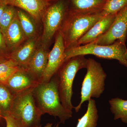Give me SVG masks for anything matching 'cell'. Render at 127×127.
I'll list each match as a JSON object with an SVG mask.
<instances>
[{"instance_id": "cell-8", "label": "cell", "mask_w": 127, "mask_h": 127, "mask_svg": "<svg viewBox=\"0 0 127 127\" xmlns=\"http://www.w3.org/2000/svg\"><path fill=\"white\" fill-rule=\"evenodd\" d=\"M127 37V6L117 14L109 30L92 43L109 45L117 41L125 43Z\"/></svg>"}, {"instance_id": "cell-21", "label": "cell", "mask_w": 127, "mask_h": 127, "mask_svg": "<svg viewBox=\"0 0 127 127\" xmlns=\"http://www.w3.org/2000/svg\"><path fill=\"white\" fill-rule=\"evenodd\" d=\"M20 68L11 59L0 62V83L5 84L10 77Z\"/></svg>"}, {"instance_id": "cell-7", "label": "cell", "mask_w": 127, "mask_h": 127, "mask_svg": "<svg viewBox=\"0 0 127 127\" xmlns=\"http://www.w3.org/2000/svg\"><path fill=\"white\" fill-rule=\"evenodd\" d=\"M69 11L68 0H54L46 9L41 18L43 26L42 41L44 44L50 42L59 31Z\"/></svg>"}, {"instance_id": "cell-28", "label": "cell", "mask_w": 127, "mask_h": 127, "mask_svg": "<svg viewBox=\"0 0 127 127\" xmlns=\"http://www.w3.org/2000/svg\"><path fill=\"white\" fill-rule=\"evenodd\" d=\"M1 118H2V114H1V111H0V120H1Z\"/></svg>"}, {"instance_id": "cell-6", "label": "cell", "mask_w": 127, "mask_h": 127, "mask_svg": "<svg viewBox=\"0 0 127 127\" xmlns=\"http://www.w3.org/2000/svg\"><path fill=\"white\" fill-rule=\"evenodd\" d=\"M33 90L16 95L9 113L27 127L40 126L43 115L36 103Z\"/></svg>"}, {"instance_id": "cell-4", "label": "cell", "mask_w": 127, "mask_h": 127, "mask_svg": "<svg viewBox=\"0 0 127 127\" xmlns=\"http://www.w3.org/2000/svg\"><path fill=\"white\" fill-rule=\"evenodd\" d=\"M88 59L83 55L73 57L65 62L57 73L58 91L62 104L67 109L72 111L75 107L72 103V86L78 72L86 68Z\"/></svg>"}, {"instance_id": "cell-9", "label": "cell", "mask_w": 127, "mask_h": 127, "mask_svg": "<svg viewBox=\"0 0 127 127\" xmlns=\"http://www.w3.org/2000/svg\"><path fill=\"white\" fill-rule=\"evenodd\" d=\"M65 51L64 41L61 32L57 33L55 44L49 52L46 67L41 78L40 82L50 81L53 77L56 75L65 62Z\"/></svg>"}, {"instance_id": "cell-25", "label": "cell", "mask_w": 127, "mask_h": 127, "mask_svg": "<svg viewBox=\"0 0 127 127\" xmlns=\"http://www.w3.org/2000/svg\"><path fill=\"white\" fill-rule=\"evenodd\" d=\"M2 118L5 120L6 127H27L20 120L9 114L4 116Z\"/></svg>"}, {"instance_id": "cell-24", "label": "cell", "mask_w": 127, "mask_h": 127, "mask_svg": "<svg viewBox=\"0 0 127 127\" xmlns=\"http://www.w3.org/2000/svg\"><path fill=\"white\" fill-rule=\"evenodd\" d=\"M5 37L0 30V62L10 59V53L9 52Z\"/></svg>"}, {"instance_id": "cell-30", "label": "cell", "mask_w": 127, "mask_h": 127, "mask_svg": "<svg viewBox=\"0 0 127 127\" xmlns=\"http://www.w3.org/2000/svg\"></svg>"}, {"instance_id": "cell-1", "label": "cell", "mask_w": 127, "mask_h": 127, "mask_svg": "<svg viewBox=\"0 0 127 127\" xmlns=\"http://www.w3.org/2000/svg\"><path fill=\"white\" fill-rule=\"evenodd\" d=\"M33 94L37 106L43 115L47 113L58 118L60 123L63 124L72 117V111L64 107L61 102L57 74L50 81L39 83L33 90Z\"/></svg>"}, {"instance_id": "cell-12", "label": "cell", "mask_w": 127, "mask_h": 127, "mask_svg": "<svg viewBox=\"0 0 127 127\" xmlns=\"http://www.w3.org/2000/svg\"><path fill=\"white\" fill-rule=\"evenodd\" d=\"M36 37L28 39L12 51L10 59L21 68H26L37 48Z\"/></svg>"}, {"instance_id": "cell-11", "label": "cell", "mask_w": 127, "mask_h": 127, "mask_svg": "<svg viewBox=\"0 0 127 127\" xmlns=\"http://www.w3.org/2000/svg\"><path fill=\"white\" fill-rule=\"evenodd\" d=\"M53 0H5L7 5L18 7L36 21L41 19L46 9Z\"/></svg>"}, {"instance_id": "cell-23", "label": "cell", "mask_w": 127, "mask_h": 127, "mask_svg": "<svg viewBox=\"0 0 127 127\" xmlns=\"http://www.w3.org/2000/svg\"><path fill=\"white\" fill-rule=\"evenodd\" d=\"M17 15V10L14 6L7 5L0 19V30L4 37L9 26Z\"/></svg>"}, {"instance_id": "cell-26", "label": "cell", "mask_w": 127, "mask_h": 127, "mask_svg": "<svg viewBox=\"0 0 127 127\" xmlns=\"http://www.w3.org/2000/svg\"><path fill=\"white\" fill-rule=\"evenodd\" d=\"M7 6L5 2H0V19Z\"/></svg>"}, {"instance_id": "cell-16", "label": "cell", "mask_w": 127, "mask_h": 127, "mask_svg": "<svg viewBox=\"0 0 127 127\" xmlns=\"http://www.w3.org/2000/svg\"><path fill=\"white\" fill-rule=\"evenodd\" d=\"M70 10L79 13H90L102 11L106 0H68Z\"/></svg>"}, {"instance_id": "cell-22", "label": "cell", "mask_w": 127, "mask_h": 127, "mask_svg": "<svg viewBox=\"0 0 127 127\" xmlns=\"http://www.w3.org/2000/svg\"><path fill=\"white\" fill-rule=\"evenodd\" d=\"M127 6V0H106L102 13L103 16L116 15Z\"/></svg>"}, {"instance_id": "cell-17", "label": "cell", "mask_w": 127, "mask_h": 127, "mask_svg": "<svg viewBox=\"0 0 127 127\" xmlns=\"http://www.w3.org/2000/svg\"><path fill=\"white\" fill-rule=\"evenodd\" d=\"M98 119V109L95 100L88 101L86 112L78 119L76 127H96Z\"/></svg>"}, {"instance_id": "cell-13", "label": "cell", "mask_w": 127, "mask_h": 127, "mask_svg": "<svg viewBox=\"0 0 127 127\" xmlns=\"http://www.w3.org/2000/svg\"><path fill=\"white\" fill-rule=\"evenodd\" d=\"M116 15H109L102 17L80 39L77 46L92 43L106 33L115 20Z\"/></svg>"}, {"instance_id": "cell-18", "label": "cell", "mask_w": 127, "mask_h": 127, "mask_svg": "<svg viewBox=\"0 0 127 127\" xmlns=\"http://www.w3.org/2000/svg\"><path fill=\"white\" fill-rule=\"evenodd\" d=\"M15 96L5 84L0 83V111L2 118L9 114Z\"/></svg>"}, {"instance_id": "cell-2", "label": "cell", "mask_w": 127, "mask_h": 127, "mask_svg": "<svg viewBox=\"0 0 127 127\" xmlns=\"http://www.w3.org/2000/svg\"><path fill=\"white\" fill-rule=\"evenodd\" d=\"M103 17L102 11L79 13L70 10L59 31L62 35L65 50L77 46L80 39Z\"/></svg>"}, {"instance_id": "cell-20", "label": "cell", "mask_w": 127, "mask_h": 127, "mask_svg": "<svg viewBox=\"0 0 127 127\" xmlns=\"http://www.w3.org/2000/svg\"><path fill=\"white\" fill-rule=\"evenodd\" d=\"M17 14L21 27L27 39L35 37L36 27L30 16L20 9L17 10Z\"/></svg>"}, {"instance_id": "cell-10", "label": "cell", "mask_w": 127, "mask_h": 127, "mask_svg": "<svg viewBox=\"0 0 127 127\" xmlns=\"http://www.w3.org/2000/svg\"><path fill=\"white\" fill-rule=\"evenodd\" d=\"M39 83L25 68L20 67L10 77L5 84L17 95L33 90Z\"/></svg>"}, {"instance_id": "cell-5", "label": "cell", "mask_w": 127, "mask_h": 127, "mask_svg": "<svg viewBox=\"0 0 127 127\" xmlns=\"http://www.w3.org/2000/svg\"><path fill=\"white\" fill-rule=\"evenodd\" d=\"M87 72L82 83L81 101L74 107L76 112H79L83 104L92 98H98L105 90L107 75L100 63L94 59H88Z\"/></svg>"}, {"instance_id": "cell-15", "label": "cell", "mask_w": 127, "mask_h": 127, "mask_svg": "<svg viewBox=\"0 0 127 127\" xmlns=\"http://www.w3.org/2000/svg\"><path fill=\"white\" fill-rule=\"evenodd\" d=\"M4 37L7 47L11 52L28 39L21 27L17 14L6 30Z\"/></svg>"}, {"instance_id": "cell-3", "label": "cell", "mask_w": 127, "mask_h": 127, "mask_svg": "<svg viewBox=\"0 0 127 127\" xmlns=\"http://www.w3.org/2000/svg\"><path fill=\"white\" fill-rule=\"evenodd\" d=\"M93 55L100 58L117 60L127 68V49L125 43L119 41L109 45L91 43L65 50V62L76 56Z\"/></svg>"}, {"instance_id": "cell-14", "label": "cell", "mask_w": 127, "mask_h": 127, "mask_svg": "<svg viewBox=\"0 0 127 127\" xmlns=\"http://www.w3.org/2000/svg\"><path fill=\"white\" fill-rule=\"evenodd\" d=\"M49 52L44 47L37 48L27 66L25 68L39 83L45 70Z\"/></svg>"}, {"instance_id": "cell-19", "label": "cell", "mask_w": 127, "mask_h": 127, "mask_svg": "<svg viewBox=\"0 0 127 127\" xmlns=\"http://www.w3.org/2000/svg\"><path fill=\"white\" fill-rule=\"evenodd\" d=\"M109 103L111 112L114 115V120L120 119L127 124V100L114 98L109 100Z\"/></svg>"}, {"instance_id": "cell-27", "label": "cell", "mask_w": 127, "mask_h": 127, "mask_svg": "<svg viewBox=\"0 0 127 127\" xmlns=\"http://www.w3.org/2000/svg\"><path fill=\"white\" fill-rule=\"evenodd\" d=\"M53 124L52 123H47L46 124L45 126H44L43 127H59V124H57L55 127H53L52 126ZM42 127L41 125H40V126H39V127Z\"/></svg>"}, {"instance_id": "cell-29", "label": "cell", "mask_w": 127, "mask_h": 127, "mask_svg": "<svg viewBox=\"0 0 127 127\" xmlns=\"http://www.w3.org/2000/svg\"><path fill=\"white\" fill-rule=\"evenodd\" d=\"M5 0H0V2H5Z\"/></svg>"}]
</instances>
